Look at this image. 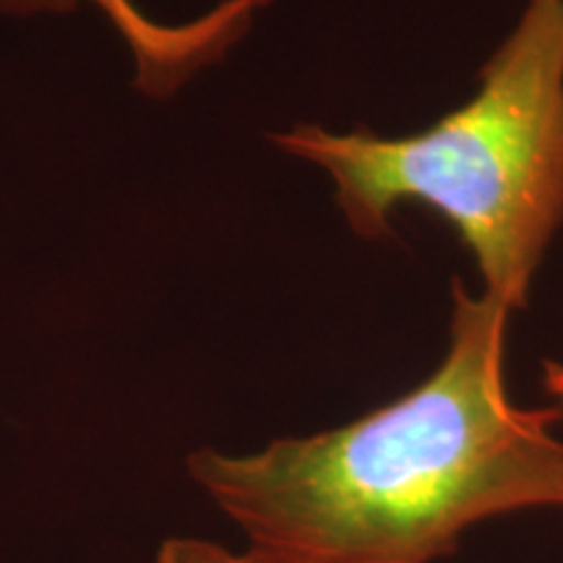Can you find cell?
Listing matches in <instances>:
<instances>
[{"mask_svg":"<svg viewBox=\"0 0 563 563\" xmlns=\"http://www.w3.org/2000/svg\"><path fill=\"white\" fill-rule=\"evenodd\" d=\"M452 302L443 361L389 405L251 454L186 456L253 561L433 563L470 527L563 509L561 415L514 405L506 386L511 311L462 282Z\"/></svg>","mask_w":563,"mask_h":563,"instance_id":"6da1fadb","label":"cell"},{"mask_svg":"<svg viewBox=\"0 0 563 563\" xmlns=\"http://www.w3.org/2000/svg\"><path fill=\"white\" fill-rule=\"evenodd\" d=\"M272 141L329 173L357 235H394L407 203L435 211L473 253L483 292L525 308L563 222V0H527L475 95L428 129L391 139L295 125Z\"/></svg>","mask_w":563,"mask_h":563,"instance_id":"7a4b0ae2","label":"cell"},{"mask_svg":"<svg viewBox=\"0 0 563 563\" xmlns=\"http://www.w3.org/2000/svg\"><path fill=\"white\" fill-rule=\"evenodd\" d=\"M81 3L95 5L129 45L136 63V87L146 97L162 100L183 87L196 70L224 58L272 0H222L217 9L188 24H162L133 0H0V13H74Z\"/></svg>","mask_w":563,"mask_h":563,"instance_id":"3957f363","label":"cell"},{"mask_svg":"<svg viewBox=\"0 0 563 563\" xmlns=\"http://www.w3.org/2000/svg\"><path fill=\"white\" fill-rule=\"evenodd\" d=\"M154 563H256L245 551H235L203 538H165Z\"/></svg>","mask_w":563,"mask_h":563,"instance_id":"277c9868","label":"cell"},{"mask_svg":"<svg viewBox=\"0 0 563 563\" xmlns=\"http://www.w3.org/2000/svg\"><path fill=\"white\" fill-rule=\"evenodd\" d=\"M543 386L548 397L553 399V407L563 418V363H555V361L543 363Z\"/></svg>","mask_w":563,"mask_h":563,"instance_id":"5b68a950","label":"cell"}]
</instances>
